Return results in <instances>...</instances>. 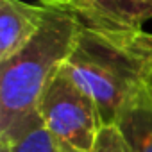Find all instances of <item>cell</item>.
<instances>
[{"mask_svg": "<svg viewBox=\"0 0 152 152\" xmlns=\"http://www.w3.org/2000/svg\"><path fill=\"white\" fill-rule=\"evenodd\" d=\"M64 72L95 102L104 127L152 93V32L106 31L79 23Z\"/></svg>", "mask_w": 152, "mask_h": 152, "instance_id": "6da1fadb", "label": "cell"}, {"mask_svg": "<svg viewBox=\"0 0 152 152\" xmlns=\"http://www.w3.org/2000/svg\"><path fill=\"white\" fill-rule=\"evenodd\" d=\"M129 152H152V93L132 104L115 125Z\"/></svg>", "mask_w": 152, "mask_h": 152, "instance_id": "8992f818", "label": "cell"}, {"mask_svg": "<svg viewBox=\"0 0 152 152\" xmlns=\"http://www.w3.org/2000/svg\"><path fill=\"white\" fill-rule=\"evenodd\" d=\"M68 9L81 25L106 31L143 29V23L152 18L150 6L131 0H75Z\"/></svg>", "mask_w": 152, "mask_h": 152, "instance_id": "5b68a950", "label": "cell"}, {"mask_svg": "<svg viewBox=\"0 0 152 152\" xmlns=\"http://www.w3.org/2000/svg\"><path fill=\"white\" fill-rule=\"evenodd\" d=\"M131 2H136V4H141V6H150V7H152V0H131Z\"/></svg>", "mask_w": 152, "mask_h": 152, "instance_id": "30bf717a", "label": "cell"}, {"mask_svg": "<svg viewBox=\"0 0 152 152\" xmlns=\"http://www.w3.org/2000/svg\"><path fill=\"white\" fill-rule=\"evenodd\" d=\"M77 32L79 20L68 7H48L31 43L0 63V143H15L43 125L41 95L64 66Z\"/></svg>", "mask_w": 152, "mask_h": 152, "instance_id": "7a4b0ae2", "label": "cell"}, {"mask_svg": "<svg viewBox=\"0 0 152 152\" xmlns=\"http://www.w3.org/2000/svg\"><path fill=\"white\" fill-rule=\"evenodd\" d=\"M63 152H81V150H75V148H68V147H61Z\"/></svg>", "mask_w": 152, "mask_h": 152, "instance_id": "8fae6325", "label": "cell"}, {"mask_svg": "<svg viewBox=\"0 0 152 152\" xmlns=\"http://www.w3.org/2000/svg\"><path fill=\"white\" fill-rule=\"evenodd\" d=\"M41 122L50 136L68 148L81 152H93L102 122L93 99L75 84V81L64 72L52 79L41 95L38 106Z\"/></svg>", "mask_w": 152, "mask_h": 152, "instance_id": "3957f363", "label": "cell"}, {"mask_svg": "<svg viewBox=\"0 0 152 152\" xmlns=\"http://www.w3.org/2000/svg\"><path fill=\"white\" fill-rule=\"evenodd\" d=\"M0 152H63L61 145L50 136L45 125L31 131L15 143H0Z\"/></svg>", "mask_w": 152, "mask_h": 152, "instance_id": "52a82bcc", "label": "cell"}, {"mask_svg": "<svg viewBox=\"0 0 152 152\" xmlns=\"http://www.w3.org/2000/svg\"><path fill=\"white\" fill-rule=\"evenodd\" d=\"M48 7L23 0H0V63L18 54L39 32Z\"/></svg>", "mask_w": 152, "mask_h": 152, "instance_id": "277c9868", "label": "cell"}, {"mask_svg": "<svg viewBox=\"0 0 152 152\" xmlns=\"http://www.w3.org/2000/svg\"><path fill=\"white\" fill-rule=\"evenodd\" d=\"M36 2L41 6H47V7H68L75 0H36Z\"/></svg>", "mask_w": 152, "mask_h": 152, "instance_id": "9c48e42d", "label": "cell"}, {"mask_svg": "<svg viewBox=\"0 0 152 152\" xmlns=\"http://www.w3.org/2000/svg\"><path fill=\"white\" fill-rule=\"evenodd\" d=\"M93 152H129L120 131L115 125L102 127Z\"/></svg>", "mask_w": 152, "mask_h": 152, "instance_id": "ba28073f", "label": "cell"}]
</instances>
